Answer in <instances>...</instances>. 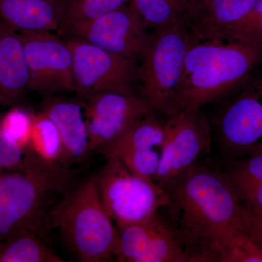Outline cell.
<instances>
[{
  "label": "cell",
  "mask_w": 262,
  "mask_h": 262,
  "mask_svg": "<svg viewBox=\"0 0 262 262\" xmlns=\"http://www.w3.org/2000/svg\"><path fill=\"white\" fill-rule=\"evenodd\" d=\"M261 63V46L227 39L195 41L186 56L173 115L232 94Z\"/></svg>",
  "instance_id": "cell-2"
},
{
  "label": "cell",
  "mask_w": 262,
  "mask_h": 262,
  "mask_svg": "<svg viewBox=\"0 0 262 262\" xmlns=\"http://www.w3.org/2000/svg\"><path fill=\"white\" fill-rule=\"evenodd\" d=\"M30 90L50 98L74 92L73 59L68 43L51 32H18Z\"/></svg>",
  "instance_id": "cell-10"
},
{
  "label": "cell",
  "mask_w": 262,
  "mask_h": 262,
  "mask_svg": "<svg viewBox=\"0 0 262 262\" xmlns=\"http://www.w3.org/2000/svg\"><path fill=\"white\" fill-rule=\"evenodd\" d=\"M258 0H188L185 20L196 41L222 40Z\"/></svg>",
  "instance_id": "cell-15"
},
{
  "label": "cell",
  "mask_w": 262,
  "mask_h": 262,
  "mask_svg": "<svg viewBox=\"0 0 262 262\" xmlns=\"http://www.w3.org/2000/svg\"><path fill=\"white\" fill-rule=\"evenodd\" d=\"M29 146L46 163L67 168L64 165V149L58 128L54 122L41 112L33 116Z\"/></svg>",
  "instance_id": "cell-21"
},
{
  "label": "cell",
  "mask_w": 262,
  "mask_h": 262,
  "mask_svg": "<svg viewBox=\"0 0 262 262\" xmlns=\"http://www.w3.org/2000/svg\"><path fill=\"white\" fill-rule=\"evenodd\" d=\"M164 139V122L151 113L129 127L116 140L101 150L105 158H115L132 173L154 181L159 166Z\"/></svg>",
  "instance_id": "cell-14"
},
{
  "label": "cell",
  "mask_w": 262,
  "mask_h": 262,
  "mask_svg": "<svg viewBox=\"0 0 262 262\" xmlns=\"http://www.w3.org/2000/svg\"><path fill=\"white\" fill-rule=\"evenodd\" d=\"M63 15L62 0H0V20L17 32L58 31Z\"/></svg>",
  "instance_id": "cell-17"
},
{
  "label": "cell",
  "mask_w": 262,
  "mask_h": 262,
  "mask_svg": "<svg viewBox=\"0 0 262 262\" xmlns=\"http://www.w3.org/2000/svg\"><path fill=\"white\" fill-rule=\"evenodd\" d=\"M130 0H62L63 19L58 32L75 24L90 21L127 4Z\"/></svg>",
  "instance_id": "cell-23"
},
{
  "label": "cell",
  "mask_w": 262,
  "mask_h": 262,
  "mask_svg": "<svg viewBox=\"0 0 262 262\" xmlns=\"http://www.w3.org/2000/svg\"><path fill=\"white\" fill-rule=\"evenodd\" d=\"M170 223L190 262H227L246 234L241 203L225 173L195 165L166 188Z\"/></svg>",
  "instance_id": "cell-1"
},
{
  "label": "cell",
  "mask_w": 262,
  "mask_h": 262,
  "mask_svg": "<svg viewBox=\"0 0 262 262\" xmlns=\"http://www.w3.org/2000/svg\"><path fill=\"white\" fill-rule=\"evenodd\" d=\"M195 41L185 19L153 31L152 41L140 63L139 91L153 113L173 115L186 56Z\"/></svg>",
  "instance_id": "cell-5"
},
{
  "label": "cell",
  "mask_w": 262,
  "mask_h": 262,
  "mask_svg": "<svg viewBox=\"0 0 262 262\" xmlns=\"http://www.w3.org/2000/svg\"><path fill=\"white\" fill-rule=\"evenodd\" d=\"M97 175L101 201L116 227L146 220L168 205L165 188L132 173L117 158H106Z\"/></svg>",
  "instance_id": "cell-6"
},
{
  "label": "cell",
  "mask_w": 262,
  "mask_h": 262,
  "mask_svg": "<svg viewBox=\"0 0 262 262\" xmlns=\"http://www.w3.org/2000/svg\"><path fill=\"white\" fill-rule=\"evenodd\" d=\"M60 34L82 39L139 64L153 38L152 31L146 27L131 1L94 20L72 26Z\"/></svg>",
  "instance_id": "cell-9"
},
{
  "label": "cell",
  "mask_w": 262,
  "mask_h": 262,
  "mask_svg": "<svg viewBox=\"0 0 262 262\" xmlns=\"http://www.w3.org/2000/svg\"><path fill=\"white\" fill-rule=\"evenodd\" d=\"M91 151L100 152L134 123L152 113L139 95L101 93L82 101Z\"/></svg>",
  "instance_id": "cell-13"
},
{
  "label": "cell",
  "mask_w": 262,
  "mask_h": 262,
  "mask_svg": "<svg viewBox=\"0 0 262 262\" xmlns=\"http://www.w3.org/2000/svg\"><path fill=\"white\" fill-rule=\"evenodd\" d=\"M224 173L241 206L255 214L262 213V150L233 160Z\"/></svg>",
  "instance_id": "cell-19"
},
{
  "label": "cell",
  "mask_w": 262,
  "mask_h": 262,
  "mask_svg": "<svg viewBox=\"0 0 262 262\" xmlns=\"http://www.w3.org/2000/svg\"><path fill=\"white\" fill-rule=\"evenodd\" d=\"M231 94L217 118V133L225 151L239 158L262 150V81Z\"/></svg>",
  "instance_id": "cell-12"
},
{
  "label": "cell",
  "mask_w": 262,
  "mask_h": 262,
  "mask_svg": "<svg viewBox=\"0 0 262 262\" xmlns=\"http://www.w3.org/2000/svg\"><path fill=\"white\" fill-rule=\"evenodd\" d=\"M24 149L0 128V168H12L23 163Z\"/></svg>",
  "instance_id": "cell-26"
},
{
  "label": "cell",
  "mask_w": 262,
  "mask_h": 262,
  "mask_svg": "<svg viewBox=\"0 0 262 262\" xmlns=\"http://www.w3.org/2000/svg\"><path fill=\"white\" fill-rule=\"evenodd\" d=\"M23 166V174L0 178V238L24 229L43 237L51 208L76 175L71 168L46 163L32 150Z\"/></svg>",
  "instance_id": "cell-3"
},
{
  "label": "cell",
  "mask_w": 262,
  "mask_h": 262,
  "mask_svg": "<svg viewBox=\"0 0 262 262\" xmlns=\"http://www.w3.org/2000/svg\"><path fill=\"white\" fill-rule=\"evenodd\" d=\"M159 166L154 182L166 189L198 164L211 145L210 122L201 108H187L167 117Z\"/></svg>",
  "instance_id": "cell-8"
},
{
  "label": "cell",
  "mask_w": 262,
  "mask_h": 262,
  "mask_svg": "<svg viewBox=\"0 0 262 262\" xmlns=\"http://www.w3.org/2000/svg\"><path fill=\"white\" fill-rule=\"evenodd\" d=\"M33 116L23 110L14 108L7 114L0 128L24 149L30 144Z\"/></svg>",
  "instance_id": "cell-25"
},
{
  "label": "cell",
  "mask_w": 262,
  "mask_h": 262,
  "mask_svg": "<svg viewBox=\"0 0 262 262\" xmlns=\"http://www.w3.org/2000/svg\"><path fill=\"white\" fill-rule=\"evenodd\" d=\"M73 59L74 92L79 101L101 93L139 95L140 64L90 43L63 38Z\"/></svg>",
  "instance_id": "cell-7"
},
{
  "label": "cell",
  "mask_w": 262,
  "mask_h": 262,
  "mask_svg": "<svg viewBox=\"0 0 262 262\" xmlns=\"http://www.w3.org/2000/svg\"><path fill=\"white\" fill-rule=\"evenodd\" d=\"M262 46V0L226 33L225 39Z\"/></svg>",
  "instance_id": "cell-24"
},
{
  "label": "cell",
  "mask_w": 262,
  "mask_h": 262,
  "mask_svg": "<svg viewBox=\"0 0 262 262\" xmlns=\"http://www.w3.org/2000/svg\"><path fill=\"white\" fill-rule=\"evenodd\" d=\"M28 90L29 74L18 33L0 20V97L12 102Z\"/></svg>",
  "instance_id": "cell-18"
},
{
  "label": "cell",
  "mask_w": 262,
  "mask_h": 262,
  "mask_svg": "<svg viewBox=\"0 0 262 262\" xmlns=\"http://www.w3.org/2000/svg\"><path fill=\"white\" fill-rule=\"evenodd\" d=\"M81 101L56 96L46 98L41 113L54 122L64 149V165L87 161L93 154L90 147L89 134Z\"/></svg>",
  "instance_id": "cell-16"
},
{
  "label": "cell",
  "mask_w": 262,
  "mask_h": 262,
  "mask_svg": "<svg viewBox=\"0 0 262 262\" xmlns=\"http://www.w3.org/2000/svg\"><path fill=\"white\" fill-rule=\"evenodd\" d=\"M56 228L81 261L115 259L118 232L101 201L97 173L72 186L55 203L48 229Z\"/></svg>",
  "instance_id": "cell-4"
},
{
  "label": "cell",
  "mask_w": 262,
  "mask_h": 262,
  "mask_svg": "<svg viewBox=\"0 0 262 262\" xmlns=\"http://www.w3.org/2000/svg\"><path fill=\"white\" fill-rule=\"evenodd\" d=\"M115 259L120 262H190L180 236L158 213L146 220L116 227Z\"/></svg>",
  "instance_id": "cell-11"
},
{
  "label": "cell",
  "mask_w": 262,
  "mask_h": 262,
  "mask_svg": "<svg viewBox=\"0 0 262 262\" xmlns=\"http://www.w3.org/2000/svg\"><path fill=\"white\" fill-rule=\"evenodd\" d=\"M0 248L1 262H63L43 239L42 236L29 229H20Z\"/></svg>",
  "instance_id": "cell-20"
},
{
  "label": "cell",
  "mask_w": 262,
  "mask_h": 262,
  "mask_svg": "<svg viewBox=\"0 0 262 262\" xmlns=\"http://www.w3.org/2000/svg\"><path fill=\"white\" fill-rule=\"evenodd\" d=\"M150 30L185 19L188 0H130Z\"/></svg>",
  "instance_id": "cell-22"
},
{
  "label": "cell",
  "mask_w": 262,
  "mask_h": 262,
  "mask_svg": "<svg viewBox=\"0 0 262 262\" xmlns=\"http://www.w3.org/2000/svg\"><path fill=\"white\" fill-rule=\"evenodd\" d=\"M241 220L245 233L262 249V213H251L241 206Z\"/></svg>",
  "instance_id": "cell-27"
}]
</instances>
